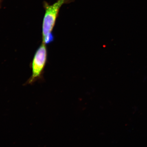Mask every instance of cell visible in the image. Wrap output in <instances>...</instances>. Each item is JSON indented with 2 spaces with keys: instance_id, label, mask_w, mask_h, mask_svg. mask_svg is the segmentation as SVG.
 I'll list each match as a JSON object with an SVG mask.
<instances>
[{
  "instance_id": "cell-3",
  "label": "cell",
  "mask_w": 147,
  "mask_h": 147,
  "mask_svg": "<svg viewBox=\"0 0 147 147\" xmlns=\"http://www.w3.org/2000/svg\"><path fill=\"white\" fill-rule=\"evenodd\" d=\"M1 0H0V3H1Z\"/></svg>"
},
{
  "instance_id": "cell-2",
  "label": "cell",
  "mask_w": 147,
  "mask_h": 147,
  "mask_svg": "<svg viewBox=\"0 0 147 147\" xmlns=\"http://www.w3.org/2000/svg\"><path fill=\"white\" fill-rule=\"evenodd\" d=\"M46 45L42 42L36 51L32 63V75L26 82V84H32L41 78L47 60V49Z\"/></svg>"
},
{
  "instance_id": "cell-1",
  "label": "cell",
  "mask_w": 147,
  "mask_h": 147,
  "mask_svg": "<svg viewBox=\"0 0 147 147\" xmlns=\"http://www.w3.org/2000/svg\"><path fill=\"white\" fill-rule=\"evenodd\" d=\"M67 0H58L52 5L44 3L45 13L42 26V42L47 45L54 41L52 34L59 11L62 5Z\"/></svg>"
}]
</instances>
